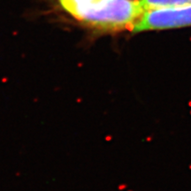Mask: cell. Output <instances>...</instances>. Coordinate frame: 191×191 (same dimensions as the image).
Listing matches in <instances>:
<instances>
[{
	"label": "cell",
	"mask_w": 191,
	"mask_h": 191,
	"mask_svg": "<svg viewBox=\"0 0 191 191\" xmlns=\"http://www.w3.org/2000/svg\"><path fill=\"white\" fill-rule=\"evenodd\" d=\"M144 13L139 0H97L80 10L73 18L99 33L132 32Z\"/></svg>",
	"instance_id": "obj_1"
},
{
	"label": "cell",
	"mask_w": 191,
	"mask_h": 191,
	"mask_svg": "<svg viewBox=\"0 0 191 191\" xmlns=\"http://www.w3.org/2000/svg\"><path fill=\"white\" fill-rule=\"evenodd\" d=\"M189 26H191V4L145 12L135 24L132 32L173 29Z\"/></svg>",
	"instance_id": "obj_2"
},
{
	"label": "cell",
	"mask_w": 191,
	"mask_h": 191,
	"mask_svg": "<svg viewBox=\"0 0 191 191\" xmlns=\"http://www.w3.org/2000/svg\"><path fill=\"white\" fill-rule=\"evenodd\" d=\"M144 12L177 8L191 4V0H139Z\"/></svg>",
	"instance_id": "obj_3"
},
{
	"label": "cell",
	"mask_w": 191,
	"mask_h": 191,
	"mask_svg": "<svg viewBox=\"0 0 191 191\" xmlns=\"http://www.w3.org/2000/svg\"><path fill=\"white\" fill-rule=\"evenodd\" d=\"M97 1V0H58L61 7L72 17H73L80 10Z\"/></svg>",
	"instance_id": "obj_4"
}]
</instances>
